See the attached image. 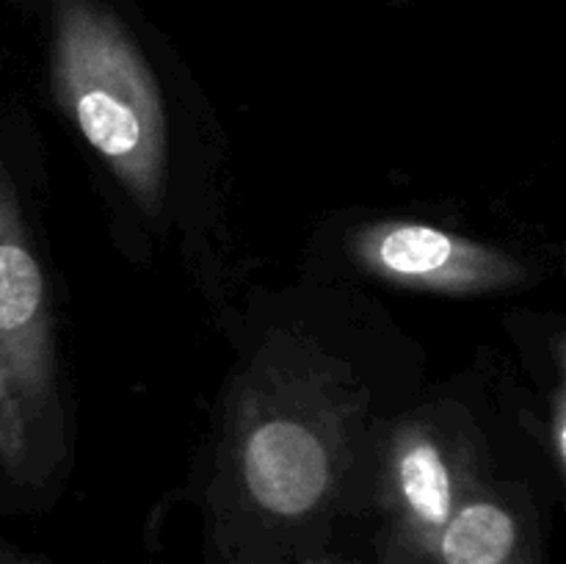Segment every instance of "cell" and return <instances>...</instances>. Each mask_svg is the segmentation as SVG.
I'll list each match as a JSON object with an SVG mask.
<instances>
[{
	"label": "cell",
	"instance_id": "cell-1",
	"mask_svg": "<svg viewBox=\"0 0 566 564\" xmlns=\"http://www.w3.org/2000/svg\"><path fill=\"white\" fill-rule=\"evenodd\" d=\"M53 83L61 105L138 205L164 191L166 119L158 86L119 22L94 0L55 6Z\"/></svg>",
	"mask_w": 566,
	"mask_h": 564
},
{
	"label": "cell",
	"instance_id": "cell-2",
	"mask_svg": "<svg viewBox=\"0 0 566 564\" xmlns=\"http://www.w3.org/2000/svg\"><path fill=\"white\" fill-rule=\"evenodd\" d=\"M354 254L379 280L415 291L486 293L523 280L509 254L412 221L368 227L354 238Z\"/></svg>",
	"mask_w": 566,
	"mask_h": 564
},
{
	"label": "cell",
	"instance_id": "cell-3",
	"mask_svg": "<svg viewBox=\"0 0 566 564\" xmlns=\"http://www.w3.org/2000/svg\"><path fill=\"white\" fill-rule=\"evenodd\" d=\"M0 363L36 401H48L53 337L44 276L22 227L20 205L0 166Z\"/></svg>",
	"mask_w": 566,
	"mask_h": 564
},
{
	"label": "cell",
	"instance_id": "cell-4",
	"mask_svg": "<svg viewBox=\"0 0 566 564\" xmlns=\"http://www.w3.org/2000/svg\"><path fill=\"white\" fill-rule=\"evenodd\" d=\"M241 473L260 509L276 518H304L329 492L332 453L310 424L269 415L243 437Z\"/></svg>",
	"mask_w": 566,
	"mask_h": 564
},
{
	"label": "cell",
	"instance_id": "cell-5",
	"mask_svg": "<svg viewBox=\"0 0 566 564\" xmlns=\"http://www.w3.org/2000/svg\"><path fill=\"white\" fill-rule=\"evenodd\" d=\"M387 503L412 551L431 553L440 531L457 512V468L440 437L426 426L398 431L387 457Z\"/></svg>",
	"mask_w": 566,
	"mask_h": 564
},
{
	"label": "cell",
	"instance_id": "cell-6",
	"mask_svg": "<svg viewBox=\"0 0 566 564\" xmlns=\"http://www.w3.org/2000/svg\"><path fill=\"white\" fill-rule=\"evenodd\" d=\"M523 534L503 503L475 498L462 503L434 542L437 564H517Z\"/></svg>",
	"mask_w": 566,
	"mask_h": 564
},
{
	"label": "cell",
	"instance_id": "cell-7",
	"mask_svg": "<svg viewBox=\"0 0 566 564\" xmlns=\"http://www.w3.org/2000/svg\"><path fill=\"white\" fill-rule=\"evenodd\" d=\"M553 442H556V457L558 464L564 459V404L562 398L556 401V415H553Z\"/></svg>",
	"mask_w": 566,
	"mask_h": 564
},
{
	"label": "cell",
	"instance_id": "cell-8",
	"mask_svg": "<svg viewBox=\"0 0 566 564\" xmlns=\"http://www.w3.org/2000/svg\"><path fill=\"white\" fill-rule=\"evenodd\" d=\"M0 564H22V562H17V558H9V556H0Z\"/></svg>",
	"mask_w": 566,
	"mask_h": 564
}]
</instances>
